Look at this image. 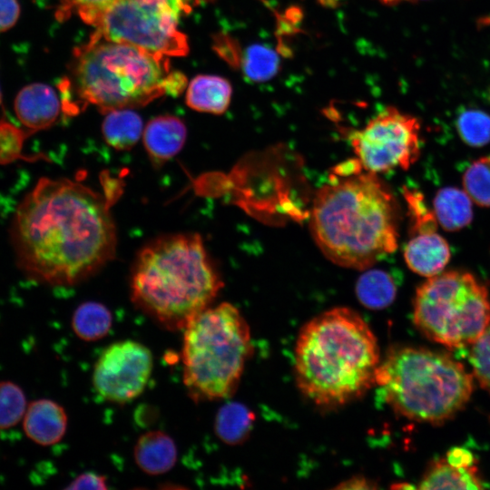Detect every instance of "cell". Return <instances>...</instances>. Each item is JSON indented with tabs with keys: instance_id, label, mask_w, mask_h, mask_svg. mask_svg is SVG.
Wrapping results in <instances>:
<instances>
[{
	"instance_id": "cell-2",
	"label": "cell",
	"mask_w": 490,
	"mask_h": 490,
	"mask_svg": "<svg viewBox=\"0 0 490 490\" xmlns=\"http://www.w3.org/2000/svg\"><path fill=\"white\" fill-rule=\"evenodd\" d=\"M352 162L337 166L334 178L318 191L309 227L332 262L368 270L397 248L398 206L377 174Z\"/></svg>"
},
{
	"instance_id": "cell-17",
	"label": "cell",
	"mask_w": 490,
	"mask_h": 490,
	"mask_svg": "<svg viewBox=\"0 0 490 490\" xmlns=\"http://www.w3.org/2000/svg\"><path fill=\"white\" fill-rule=\"evenodd\" d=\"M232 88L220 76L201 74L194 77L187 88V105L201 113L221 114L229 107Z\"/></svg>"
},
{
	"instance_id": "cell-15",
	"label": "cell",
	"mask_w": 490,
	"mask_h": 490,
	"mask_svg": "<svg viewBox=\"0 0 490 490\" xmlns=\"http://www.w3.org/2000/svg\"><path fill=\"white\" fill-rule=\"evenodd\" d=\"M187 136L184 122L173 115L152 119L143 130L145 149L155 164L174 157L183 147Z\"/></svg>"
},
{
	"instance_id": "cell-32",
	"label": "cell",
	"mask_w": 490,
	"mask_h": 490,
	"mask_svg": "<svg viewBox=\"0 0 490 490\" xmlns=\"http://www.w3.org/2000/svg\"><path fill=\"white\" fill-rule=\"evenodd\" d=\"M107 477L96 472L88 471L75 477L66 489H107Z\"/></svg>"
},
{
	"instance_id": "cell-22",
	"label": "cell",
	"mask_w": 490,
	"mask_h": 490,
	"mask_svg": "<svg viewBox=\"0 0 490 490\" xmlns=\"http://www.w3.org/2000/svg\"><path fill=\"white\" fill-rule=\"evenodd\" d=\"M253 421L254 415L246 406L230 402L219 409L214 421V430L221 441L235 446L248 437Z\"/></svg>"
},
{
	"instance_id": "cell-18",
	"label": "cell",
	"mask_w": 490,
	"mask_h": 490,
	"mask_svg": "<svg viewBox=\"0 0 490 490\" xmlns=\"http://www.w3.org/2000/svg\"><path fill=\"white\" fill-rule=\"evenodd\" d=\"M475 466L456 467L446 459L434 461L426 471L420 489H484L488 487Z\"/></svg>"
},
{
	"instance_id": "cell-26",
	"label": "cell",
	"mask_w": 490,
	"mask_h": 490,
	"mask_svg": "<svg viewBox=\"0 0 490 490\" xmlns=\"http://www.w3.org/2000/svg\"><path fill=\"white\" fill-rule=\"evenodd\" d=\"M242 70L253 81H265L274 75L279 68V58L270 48L253 45L243 54Z\"/></svg>"
},
{
	"instance_id": "cell-9",
	"label": "cell",
	"mask_w": 490,
	"mask_h": 490,
	"mask_svg": "<svg viewBox=\"0 0 490 490\" xmlns=\"http://www.w3.org/2000/svg\"><path fill=\"white\" fill-rule=\"evenodd\" d=\"M183 0H117L94 22V35L132 44L162 56L189 52L186 35L179 30Z\"/></svg>"
},
{
	"instance_id": "cell-34",
	"label": "cell",
	"mask_w": 490,
	"mask_h": 490,
	"mask_svg": "<svg viewBox=\"0 0 490 490\" xmlns=\"http://www.w3.org/2000/svg\"><path fill=\"white\" fill-rule=\"evenodd\" d=\"M446 460L451 466L466 468L473 466L475 457L467 449L456 446L447 452Z\"/></svg>"
},
{
	"instance_id": "cell-5",
	"label": "cell",
	"mask_w": 490,
	"mask_h": 490,
	"mask_svg": "<svg viewBox=\"0 0 490 490\" xmlns=\"http://www.w3.org/2000/svg\"><path fill=\"white\" fill-rule=\"evenodd\" d=\"M386 402L412 420L441 424L468 402L473 378L446 354L423 348H391L380 361L376 383Z\"/></svg>"
},
{
	"instance_id": "cell-36",
	"label": "cell",
	"mask_w": 490,
	"mask_h": 490,
	"mask_svg": "<svg viewBox=\"0 0 490 490\" xmlns=\"http://www.w3.org/2000/svg\"><path fill=\"white\" fill-rule=\"evenodd\" d=\"M378 1L387 5H395V4L404 2V1H410V0H378Z\"/></svg>"
},
{
	"instance_id": "cell-33",
	"label": "cell",
	"mask_w": 490,
	"mask_h": 490,
	"mask_svg": "<svg viewBox=\"0 0 490 490\" xmlns=\"http://www.w3.org/2000/svg\"><path fill=\"white\" fill-rule=\"evenodd\" d=\"M19 14L20 6L17 0H0V33L15 25Z\"/></svg>"
},
{
	"instance_id": "cell-3",
	"label": "cell",
	"mask_w": 490,
	"mask_h": 490,
	"mask_svg": "<svg viewBox=\"0 0 490 490\" xmlns=\"http://www.w3.org/2000/svg\"><path fill=\"white\" fill-rule=\"evenodd\" d=\"M380 364L377 338L348 308L327 310L300 330L295 347L298 387L320 407H338L363 396L376 383Z\"/></svg>"
},
{
	"instance_id": "cell-8",
	"label": "cell",
	"mask_w": 490,
	"mask_h": 490,
	"mask_svg": "<svg viewBox=\"0 0 490 490\" xmlns=\"http://www.w3.org/2000/svg\"><path fill=\"white\" fill-rule=\"evenodd\" d=\"M413 305L418 330L449 348L472 345L490 322L488 292L469 272L450 270L428 278L417 288Z\"/></svg>"
},
{
	"instance_id": "cell-20",
	"label": "cell",
	"mask_w": 490,
	"mask_h": 490,
	"mask_svg": "<svg viewBox=\"0 0 490 490\" xmlns=\"http://www.w3.org/2000/svg\"><path fill=\"white\" fill-rule=\"evenodd\" d=\"M102 130L110 146L116 150H128L140 140L143 124L142 117L132 109H115L106 113Z\"/></svg>"
},
{
	"instance_id": "cell-30",
	"label": "cell",
	"mask_w": 490,
	"mask_h": 490,
	"mask_svg": "<svg viewBox=\"0 0 490 490\" xmlns=\"http://www.w3.org/2000/svg\"><path fill=\"white\" fill-rule=\"evenodd\" d=\"M28 132L7 122H0V163H8L21 156Z\"/></svg>"
},
{
	"instance_id": "cell-37",
	"label": "cell",
	"mask_w": 490,
	"mask_h": 490,
	"mask_svg": "<svg viewBox=\"0 0 490 490\" xmlns=\"http://www.w3.org/2000/svg\"><path fill=\"white\" fill-rule=\"evenodd\" d=\"M1 101H2V94H1V90H0V104H1Z\"/></svg>"
},
{
	"instance_id": "cell-29",
	"label": "cell",
	"mask_w": 490,
	"mask_h": 490,
	"mask_svg": "<svg viewBox=\"0 0 490 490\" xmlns=\"http://www.w3.org/2000/svg\"><path fill=\"white\" fill-rule=\"evenodd\" d=\"M404 196L411 214V233L436 230V218L434 211L426 205L423 195L417 191L406 188Z\"/></svg>"
},
{
	"instance_id": "cell-4",
	"label": "cell",
	"mask_w": 490,
	"mask_h": 490,
	"mask_svg": "<svg viewBox=\"0 0 490 490\" xmlns=\"http://www.w3.org/2000/svg\"><path fill=\"white\" fill-rule=\"evenodd\" d=\"M222 288L201 237L161 236L138 253L130 277L133 305L162 328L183 330Z\"/></svg>"
},
{
	"instance_id": "cell-25",
	"label": "cell",
	"mask_w": 490,
	"mask_h": 490,
	"mask_svg": "<svg viewBox=\"0 0 490 490\" xmlns=\"http://www.w3.org/2000/svg\"><path fill=\"white\" fill-rule=\"evenodd\" d=\"M27 407L24 390L12 381H0V429L15 426Z\"/></svg>"
},
{
	"instance_id": "cell-6",
	"label": "cell",
	"mask_w": 490,
	"mask_h": 490,
	"mask_svg": "<svg viewBox=\"0 0 490 490\" xmlns=\"http://www.w3.org/2000/svg\"><path fill=\"white\" fill-rule=\"evenodd\" d=\"M74 57L73 88L77 98L103 113L143 106L166 93V56L93 34Z\"/></svg>"
},
{
	"instance_id": "cell-7",
	"label": "cell",
	"mask_w": 490,
	"mask_h": 490,
	"mask_svg": "<svg viewBox=\"0 0 490 490\" xmlns=\"http://www.w3.org/2000/svg\"><path fill=\"white\" fill-rule=\"evenodd\" d=\"M253 352L249 325L230 303L209 307L183 329L182 381L194 402L231 396Z\"/></svg>"
},
{
	"instance_id": "cell-31",
	"label": "cell",
	"mask_w": 490,
	"mask_h": 490,
	"mask_svg": "<svg viewBox=\"0 0 490 490\" xmlns=\"http://www.w3.org/2000/svg\"><path fill=\"white\" fill-rule=\"evenodd\" d=\"M117 0H62L63 12L74 10L87 24L93 25L97 18Z\"/></svg>"
},
{
	"instance_id": "cell-21",
	"label": "cell",
	"mask_w": 490,
	"mask_h": 490,
	"mask_svg": "<svg viewBox=\"0 0 490 490\" xmlns=\"http://www.w3.org/2000/svg\"><path fill=\"white\" fill-rule=\"evenodd\" d=\"M113 314L103 304L96 301L82 303L72 317V328L82 340L92 342L103 338L111 330Z\"/></svg>"
},
{
	"instance_id": "cell-14",
	"label": "cell",
	"mask_w": 490,
	"mask_h": 490,
	"mask_svg": "<svg viewBox=\"0 0 490 490\" xmlns=\"http://www.w3.org/2000/svg\"><path fill=\"white\" fill-rule=\"evenodd\" d=\"M450 256L447 241L436 230L411 233L404 250L408 268L427 278L441 273Z\"/></svg>"
},
{
	"instance_id": "cell-16",
	"label": "cell",
	"mask_w": 490,
	"mask_h": 490,
	"mask_svg": "<svg viewBox=\"0 0 490 490\" xmlns=\"http://www.w3.org/2000/svg\"><path fill=\"white\" fill-rule=\"evenodd\" d=\"M133 456L142 472L150 475H159L167 473L175 466L178 451L170 435L162 430H152L137 439Z\"/></svg>"
},
{
	"instance_id": "cell-28",
	"label": "cell",
	"mask_w": 490,
	"mask_h": 490,
	"mask_svg": "<svg viewBox=\"0 0 490 490\" xmlns=\"http://www.w3.org/2000/svg\"><path fill=\"white\" fill-rule=\"evenodd\" d=\"M469 360L480 386L490 393V324L472 344Z\"/></svg>"
},
{
	"instance_id": "cell-35",
	"label": "cell",
	"mask_w": 490,
	"mask_h": 490,
	"mask_svg": "<svg viewBox=\"0 0 490 490\" xmlns=\"http://www.w3.org/2000/svg\"><path fill=\"white\" fill-rule=\"evenodd\" d=\"M338 488L348 489H368L373 488L374 485L364 477H353L344 482Z\"/></svg>"
},
{
	"instance_id": "cell-27",
	"label": "cell",
	"mask_w": 490,
	"mask_h": 490,
	"mask_svg": "<svg viewBox=\"0 0 490 490\" xmlns=\"http://www.w3.org/2000/svg\"><path fill=\"white\" fill-rule=\"evenodd\" d=\"M456 129L466 144L484 146L490 142V115L477 110L466 111L458 116Z\"/></svg>"
},
{
	"instance_id": "cell-1",
	"label": "cell",
	"mask_w": 490,
	"mask_h": 490,
	"mask_svg": "<svg viewBox=\"0 0 490 490\" xmlns=\"http://www.w3.org/2000/svg\"><path fill=\"white\" fill-rule=\"evenodd\" d=\"M20 270L49 286H74L114 256L116 228L104 198L69 179L41 178L10 228Z\"/></svg>"
},
{
	"instance_id": "cell-11",
	"label": "cell",
	"mask_w": 490,
	"mask_h": 490,
	"mask_svg": "<svg viewBox=\"0 0 490 490\" xmlns=\"http://www.w3.org/2000/svg\"><path fill=\"white\" fill-rule=\"evenodd\" d=\"M152 368V354L146 346L131 339L116 341L97 358L93 371V386L103 399L125 404L143 392Z\"/></svg>"
},
{
	"instance_id": "cell-23",
	"label": "cell",
	"mask_w": 490,
	"mask_h": 490,
	"mask_svg": "<svg viewBox=\"0 0 490 490\" xmlns=\"http://www.w3.org/2000/svg\"><path fill=\"white\" fill-rule=\"evenodd\" d=\"M356 294L359 302L366 308L381 309L394 301L397 286L392 277L386 271L368 270L358 278Z\"/></svg>"
},
{
	"instance_id": "cell-24",
	"label": "cell",
	"mask_w": 490,
	"mask_h": 490,
	"mask_svg": "<svg viewBox=\"0 0 490 490\" xmlns=\"http://www.w3.org/2000/svg\"><path fill=\"white\" fill-rule=\"evenodd\" d=\"M462 182L473 202L490 208V156L474 161L465 171Z\"/></svg>"
},
{
	"instance_id": "cell-38",
	"label": "cell",
	"mask_w": 490,
	"mask_h": 490,
	"mask_svg": "<svg viewBox=\"0 0 490 490\" xmlns=\"http://www.w3.org/2000/svg\"><path fill=\"white\" fill-rule=\"evenodd\" d=\"M410 1H415V0H410Z\"/></svg>"
},
{
	"instance_id": "cell-12",
	"label": "cell",
	"mask_w": 490,
	"mask_h": 490,
	"mask_svg": "<svg viewBox=\"0 0 490 490\" xmlns=\"http://www.w3.org/2000/svg\"><path fill=\"white\" fill-rule=\"evenodd\" d=\"M61 102L54 90L44 83H31L20 90L15 100V112L28 133L47 129L58 119Z\"/></svg>"
},
{
	"instance_id": "cell-13",
	"label": "cell",
	"mask_w": 490,
	"mask_h": 490,
	"mask_svg": "<svg viewBox=\"0 0 490 490\" xmlns=\"http://www.w3.org/2000/svg\"><path fill=\"white\" fill-rule=\"evenodd\" d=\"M68 418L64 408L57 402L41 398L31 402L23 417L26 436L37 445L49 446L64 437Z\"/></svg>"
},
{
	"instance_id": "cell-19",
	"label": "cell",
	"mask_w": 490,
	"mask_h": 490,
	"mask_svg": "<svg viewBox=\"0 0 490 490\" xmlns=\"http://www.w3.org/2000/svg\"><path fill=\"white\" fill-rule=\"evenodd\" d=\"M433 206L437 223L446 230H459L472 221V201L465 191L442 188L436 192Z\"/></svg>"
},
{
	"instance_id": "cell-10",
	"label": "cell",
	"mask_w": 490,
	"mask_h": 490,
	"mask_svg": "<svg viewBox=\"0 0 490 490\" xmlns=\"http://www.w3.org/2000/svg\"><path fill=\"white\" fill-rule=\"evenodd\" d=\"M420 122L395 107L385 108L349 141L363 170L381 173L409 169L420 154Z\"/></svg>"
}]
</instances>
